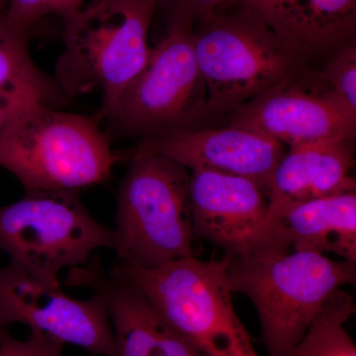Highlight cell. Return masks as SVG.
Instances as JSON below:
<instances>
[{
  "label": "cell",
  "instance_id": "6da1fadb",
  "mask_svg": "<svg viewBox=\"0 0 356 356\" xmlns=\"http://www.w3.org/2000/svg\"><path fill=\"white\" fill-rule=\"evenodd\" d=\"M225 257L232 291L257 312L268 356H290L329 295L356 282L355 261L292 250L266 229L245 252Z\"/></svg>",
  "mask_w": 356,
  "mask_h": 356
},
{
  "label": "cell",
  "instance_id": "7a4b0ae2",
  "mask_svg": "<svg viewBox=\"0 0 356 356\" xmlns=\"http://www.w3.org/2000/svg\"><path fill=\"white\" fill-rule=\"evenodd\" d=\"M193 46L208 95L210 119L226 117L291 83L308 58L254 9L215 8L193 23Z\"/></svg>",
  "mask_w": 356,
  "mask_h": 356
},
{
  "label": "cell",
  "instance_id": "3957f363",
  "mask_svg": "<svg viewBox=\"0 0 356 356\" xmlns=\"http://www.w3.org/2000/svg\"><path fill=\"white\" fill-rule=\"evenodd\" d=\"M96 117L35 105L0 134V168L29 191L79 192L107 181L129 159L111 147Z\"/></svg>",
  "mask_w": 356,
  "mask_h": 356
},
{
  "label": "cell",
  "instance_id": "277c9868",
  "mask_svg": "<svg viewBox=\"0 0 356 356\" xmlns=\"http://www.w3.org/2000/svg\"><path fill=\"white\" fill-rule=\"evenodd\" d=\"M159 0H92L63 19L55 79L65 97L99 90L109 108L144 69Z\"/></svg>",
  "mask_w": 356,
  "mask_h": 356
},
{
  "label": "cell",
  "instance_id": "5b68a950",
  "mask_svg": "<svg viewBox=\"0 0 356 356\" xmlns=\"http://www.w3.org/2000/svg\"><path fill=\"white\" fill-rule=\"evenodd\" d=\"M129 161L117 194L119 262L149 270L194 257L188 170L159 154L130 151Z\"/></svg>",
  "mask_w": 356,
  "mask_h": 356
},
{
  "label": "cell",
  "instance_id": "8992f818",
  "mask_svg": "<svg viewBox=\"0 0 356 356\" xmlns=\"http://www.w3.org/2000/svg\"><path fill=\"white\" fill-rule=\"evenodd\" d=\"M113 267L203 356H259L234 307L226 257H185L149 270Z\"/></svg>",
  "mask_w": 356,
  "mask_h": 356
},
{
  "label": "cell",
  "instance_id": "52a82bcc",
  "mask_svg": "<svg viewBox=\"0 0 356 356\" xmlns=\"http://www.w3.org/2000/svg\"><path fill=\"white\" fill-rule=\"evenodd\" d=\"M192 28V23L168 21L165 36L152 48L144 69L112 106L98 111L95 117L106 122L110 140L172 135L209 120Z\"/></svg>",
  "mask_w": 356,
  "mask_h": 356
},
{
  "label": "cell",
  "instance_id": "ba28073f",
  "mask_svg": "<svg viewBox=\"0 0 356 356\" xmlns=\"http://www.w3.org/2000/svg\"><path fill=\"white\" fill-rule=\"evenodd\" d=\"M114 248V229L91 216L79 192L29 191L0 206V250L44 282L58 285L63 269L86 266L96 250Z\"/></svg>",
  "mask_w": 356,
  "mask_h": 356
},
{
  "label": "cell",
  "instance_id": "9c48e42d",
  "mask_svg": "<svg viewBox=\"0 0 356 356\" xmlns=\"http://www.w3.org/2000/svg\"><path fill=\"white\" fill-rule=\"evenodd\" d=\"M27 325L93 355L111 356L113 332L102 295L76 299L9 261L0 266V325Z\"/></svg>",
  "mask_w": 356,
  "mask_h": 356
},
{
  "label": "cell",
  "instance_id": "30bf717a",
  "mask_svg": "<svg viewBox=\"0 0 356 356\" xmlns=\"http://www.w3.org/2000/svg\"><path fill=\"white\" fill-rule=\"evenodd\" d=\"M189 199L194 236L225 255L243 254L264 235L268 196L250 178L192 170Z\"/></svg>",
  "mask_w": 356,
  "mask_h": 356
},
{
  "label": "cell",
  "instance_id": "8fae6325",
  "mask_svg": "<svg viewBox=\"0 0 356 356\" xmlns=\"http://www.w3.org/2000/svg\"><path fill=\"white\" fill-rule=\"evenodd\" d=\"M286 146L248 129L198 128L140 140L136 154H159L188 170H208L250 178L268 196L274 170Z\"/></svg>",
  "mask_w": 356,
  "mask_h": 356
},
{
  "label": "cell",
  "instance_id": "7c38bea8",
  "mask_svg": "<svg viewBox=\"0 0 356 356\" xmlns=\"http://www.w3.org/2000/svg\"><path fill=\"white\" fill-rule=\"evenodd\" d=\"M297 79L227 115V125L254 131L288 147L334 138L355 140L356 115L318 88L305 90Z\"/></svg>",
  "mask_w": 356,
  "mask_h": 356
},
{
  "label": "cell",
  "instance_id": "4fadbf2b",
  "mask_svg": "<svg viewBox=\"0 0 356 356\" xmlns=\"http://www.w3.org/2000/svg\"><path fill=\"white\" fill-rule=\"evenodd\" d=\"M67 283L90 288L104 298L113 332L111 356H203L114 267L105 271L97 255L70 269Z\"/></svg>",
  "mask_w": 356,
  "mask_h": 356
},
{
  "label": "cell",
  "instance_id": "5bb4252c",
  "mask_svg": "<svg viewBox=\"0 0 356 356\" xmlns=\"http://www.w3.org/2000/svg\"><path fill=\"white\" fill-rule=\"evenodd\" d=\"M353 144L355 140L334 138L290 147L274 170L266 225L297 204L355 192Z\"/></svg>",
  "mask_w": 356,
  "mask_h": 356
},
{
  "label": "cell",
  "instance_id": "9a60e30c",
  "mask_svg": "<svg viewBox=\"0 0 356 356\" xmlns=\"http://www.w3.org/2000/svg\"><path fill=\"white\" fill-rule=\"evenodd\" d=\"M292 250L356 262V191L297 204L266 222Z\"/></svg>",
  "mask_w": 356,
  "mask_h": 356
},
{
  "label": "cell",
  "instance_id": "2e32d148",
  "mask_svg": "<svg viewBox=\"0 0 356 356\" xmlns=\"http://www.w3.org/2000/svg\"><path fill=\"white\" fill-rule=\"evenodd\" d=\"M262 16L308 60L355 42L356 0H268Z\"/></svg>",
  "mask_w": 356,
  "mask_h": 356
},
{
  "label": "cell",
  "instance_id": "e0dca14e",
  "mask_svg": "<svg viewBox=\"0 0 356 356\" xmlns=\"http://www.w3.org/2000/svg\"><path fill=\"white\" fill-rule=\"evenodd\" d=\"M32 35L31 28L14 23L0 7V134L35 105L57 107L67 99L54 77L32 60Z\"/></svg>",
  "mask_w": 356,
  "mask_h": 356
},
{
  "label": "cell",
  "instance_id": "ac0fdd59",
  "mask_svg": "<svg viewBox=\"0 0 356 356\" xmlns=\"http://www.w3.org/2000/svg\"><path fill=\"white\" fill-rule=\"evenodd\" d=\"M355 310L350 293L341 288L331 293L290 356H356L355 344L344 327Z\"/></svg>",
  "mask_w": 356,
  "mask_h": 356
},
{
  "label": "cell",
  "instance_id": "d6986e66",
  "mask_svg": "<svg viewBox=\"0 0 356 356\" xmlns=\"http://www.w3.org/2000/svg\"><path fill=\"white\" fill-rule=\"evenodd\" d=\"M330 55L331 57L315 77L318 84L324 88H316L331 96L351 114L356 115L355 42Z\"/></svg>",
  "mask_w": 356,
  "mask_h": 356
},
{
  "label": "cell",
  "instance_id": "ffe728a7",
  "mask_svg": "<svg viewBox=\"0 0 356 356\" xmlns=\"http://www.w3.org/2000/svg\"><path fill=\"white\" fill-rule=\"evenodd\" d=\"M84 0H6L9 19L22 27L31 28L47 16L65 19L83 6Z\"/></svg>",
  "mask_w": 356,
  "mask_h": 356
},
{
  "label": "cell",
  "instance_id": "44dd1931",
  "mask_svg": "<svg viewBox=\"0 0 356 356\" xmlns=\"http://www.w3.org/2000/svg\"><path fill=\"white\" fill-rule=\"evenodd\" d=\"M64 343L31 331L27 339H16L7 327L0 325V356H62Z\"/></svg>",
  "mask_w": 356,
  "mask_h": 356
},
{
  "label": "cell",
  "instance_id": "7402d4cb",
  "mask_svg": "<svg viewBox=\"0 0 356 356\" xmlns=\"http://www.w3.org/2000/svg\"><path fill=\"white\" fill-rule=\"evenodd\" d=\"M219 0H159L168 14V19L184 21L193 24L200 16L213 10Z\"/></svg>",
  "mask_w": 356,
  "mask_h": 356
},
{
  "label": "cell",
  "instance_id": "603a6c76",
  "mask_svg": "<svg viewBox=\"0 0 356 356\" xmlns=\"http://www.w3.org/2000/svg\"><path fill=\"white\" fill-rule=\"evenodd\" d=\"M267 1L268 0H219L214 9L220 8V7L238 6L254 9V10L257 11V13H261L262 15Z\"/></svg>",
  "mask_w": 356,
  "mask_h": 356
},
{
  "label": "cell",
  "instance_id": "cb8c5ba5",
  "mask_svg": "<svg viewBox=\"0 0 356 356\" xmlns=\"http://www.w3.org/2000/svg\"><path fill=\"white\" fill-rule=\"evenodd\" d=\"M0 7L6 9V0H0Z\"/></svg>",
  "mask_w": 356,
  "mask_h": 356
}]
</instances>
